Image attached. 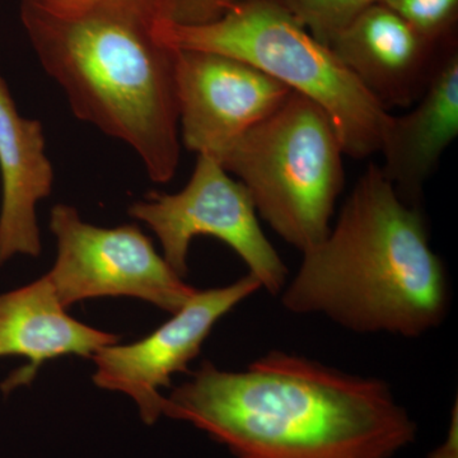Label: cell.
<instances>
[{
	"label": "cell",
	"mask_w": 458,
	"mask_h": 458,
	"mask_svg": "<svg viewBox=\"0 0 458 458\" xmlns=\"http://www.w3.org/2000/svg\"><path fill=\"white\" fill-rule=\"evenodd\" d=\"M234 458H394L418 426L393 387L312 358L271 351L240 372L205 360L165 397Z\"/></svg>",
	"instance_id": "6da1fadb"
},
{
	"label": "cell",
	"mask_w": 458,
	"mask_h": 458,
	"mask_svg": "<svg viewBox=\"0 0 458 458\" xmlns=\"http://www.w3.org/2000/svg\"><path fill=\"white\" fill-rule=\"evenodd\" d=\"M302 255L279 294L294 315L405 339L432 333L447 316V271L423 213L399 197L379 165H369L327 236Z\"/></svg>",
	"instance_id": "7a4b0ae2"
},
{
	"label": "cell",
	"mask_w": 458,
	"mask_h": 458,
	"mask_svg": "<svg viewBox=\"0 0 458 458\" xmlns=\"http://www.w3.org/2000/svg\"><path fill=\"white\" fill-rule=\"evenodd\" d=\"M148 3H107L50 13L23 3V21L47 73L83 122L129 144L156 182L180 164L176 51L157 38Z\"/></svg>",
	"instance_id": "3957f363"
},
{
	"label": "cell",
	"mask_w": 458,
	"mask_h": 458,
	"mask_svg": "<svg viewBox=\"0 0 458 458\" xmlns=\"http://www.w3.org/2000/svg\"><path fill=\"white\" fill-rule=\"evenodd\" d=\"M153 29L172 50L234 57L316 102L335 126L346 156L378 152L388 111L327 45L270 0H243L204 23L156 18Z\"/></svg>",
	"instance_id": "277c9868"
},
{
	"label": "cell",
	"mask_w": 458,
	"mask_h": 458,
	"mask_svg": "<svg viewBox=\"0 0 458 458\" xmlns=\"http://www.w3.org/2000/svg\"><path fill=\"white\" fill-rule=\"evenodd\" d=\"M344 155L324 108L292 92L219 164L243 183L258 216L303 254L318 245L333 225L345 181Z\"/></svg>",
	"instance_id": "5b68a950"
},
{
	"label": "cell",
	"mask_w": 458,
	"mask_h": 458,
	"mask_svg": "<svg viewBox=\"0 0 458 458\" xmlns=\"http://www.w3.org/2000/svg\"><path fill=\"white\" fill-rule=\"evenodd\" d=\"M129 214L155 232L165 260L182 279L192 240L209 236L231 247L267 293L279 295L288 282L284 261L265 236L251 195L213 157L198 155L181 191L149 195L132 204Z\"/></svg>",
	"instance_id": "8992f818"
},
{
	"label": "cell",
	"mask_w": 458,
	"mask_h": 458,
	"mask_svg": "<svg viewBox=\"0 0 458 458\" xmlns=\"http://www.w3.org/2000/svg\"><path fill=\"white\" fill-rule=\"evenodd\" d=\"M50 229L57 256L47 276L65 309L90 298L132 297L172 315L198 291L174 273L138 225L96 227L74 208L59 204L51 210Z\"/></svg>",
	"instance_id": "52a82bcc"
},
{
	"label": "cell",
	"mask_w": 458,
	"mask_h": 458,
	"mask_svg": "<svg viewBox=\"0 0 458 458\" xmlns=\"http://www.w3.org/2000/svg\"><path fill=\"white\" fill-rule=\"evenodd\" d=\"M247 274L232 284L197 291L155 333L128 345L104 346L95 355L93 382L101 388L129 394L140 406L141 420L152 426L164 415L165 397L174 373L186 372L219 319L260 291Z\"/></svg>",
	"instance_id": "ba28073f"
},
{
	"label": "cell",
	"mask_w": 458,
	"mask_h": 458,
	"mask_svg": "<svg viewBox=\"0 0 458 458\" xmlns=\"http://www.w3.org/2000/svg\"><path fill=\"white\" fill-rule=\"evenodd\" d=\"M176 51L180 137L198 155L222 157L293 90L255 66L204 51Z\"/></svg>",
	"instance_id": "9c48e42d"
},
{
	"label": "cell",
	"mask_w": 458,
	"mask_h": 458,
	"mask_svg": "<svg viewBox=\"0 0 458 458\" xmlns=\"http://www.w3.org/2000/svg\"><path fill=\"white\" fill-rule=\"evenodd\" d=\"M385 5H372L327 45L373 98L388 107H409L426 90L441 57Z\"/></svg>",
	"instance_id": "30bf717a"
},
{
	"label": "cell",
	"mask_w": 458,
	"mask_h": 458,
	"mask_svg": "<svg viewBox=\"0 0 458 458\" xmlns=\"http://www.w3.org/2000/svg\"><path fill=\"white\" fill-rule=\"evenodd\" d=\"M457 135L458 54L451 49L439 59L412 110L390 114L382 131L381 171L405 203L419 207L427 181Z\"/></svg>",
	"instance_id": "8fae6325"
},
{
	"label": "cell",
	"mask_w": 458,
	"mask_h": 458,
	"mask_svg": "<svg viewBox=\"0 0 458 458\" xmlns=\"http://www.w3.org/2000/svg\"><path fill=\"white\" fill-rule=\"evenodd\" d=\"M119 340L71 318L47 276L0 294V358L29 360L3 382L2 391L7 394L31 384L45 361L64 355L93 357Z\"/></svg>",
	"instance_id": "7c38bea8"
},
{
	"label": "cell",
	"mask_w": 458,
	"mask_h": 458,
	"mask_svg": "<svg viewBox=\"0 0 458 458\" xmlns=\"http://www.w3.org/2000/svg\"><path fill=\"white\" fill-rule=\"evenodd\" d=\"M0 267L16 255L41 251L36 207L49 197L54 170L45 150L42 125L18 113L0 74Z\"/></svg>",
	"instance_id": "4fadbf2b"
},
{
	"label": "cell",
	"mask_w": 458,
	"mask_h": 458,
	"mask_svg": "<svg viewBox=\"0 0 458 458\" xmlns=\"http://www.w3.org/2000/svg\"><path fill=\"white\" fill-rule=\"evenodd\" d=\"M303 26L316 40L327 45L355 17L384 0H270Z\"/></svg>",
	"instance_id": "5bb4252c"
},
{
	"label": "cell",
	"mask_w": 458,
	"mask_h": 458,
	"mask_svg": "<svg viewBox=\"0 0 458 458\" xmlns=\"http://www.w3.org/2000/svg\"><path fill=\"white\" fill-rule=\"evenodd\" d=\"M419 35L436 42L456 18L458 0H384Z\"/></svg>",
	"instance_id": "9a60e30c"
},
{
	"label": "cell",
	"mask_w": 458,
	"mask_h": 458,
	"mask_svg": "<svg viewBox=\"0 0 458 458\" xmlns=\"http://www.w3.org/2000/svg\"><path fill=\"white\" fill-rule=\"evenodd\" d=\"M243 0H157L159 14L179 23H204Z\"/></svg>",
	"instance_id": "2e32d148"
},
{
	"label": "cell",
	"mask_w": 458,
	"mask_h": 458,
	"mask_svg": "<svg viewBox=\"0 0 458 458\" xmlns=\"http://www.w3.org/2000/svg\"><path fill=\"white\" fill-rule=\"evenodd\" d=\"M119 2H141L155 5V0H25L26 4L50 13H73L107 3Z\"/></svg>",
	"instance_id": "e0dca14e"
},
{
	"label": "cell",
	"mask_w": 458,
	"mask_h": 458,
	"mask_svg": "<svg viewBox=\"0 0 458 458\" xmlns=\"http://www.w3.org/2000/svg\"><path fill=\"white\" fill-rule=\"evenodd\" d=\"M428 458H458V405L457 400L451 411L447 437L441 445L430 452Z\"/></svg>",
	"instance_id": "ac0fdd59"
}]
</instances>
